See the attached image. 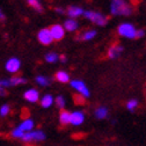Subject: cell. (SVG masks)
Wrapping results in <instances>:
<instances>
[{
	"mask_svg": "<svg viewBox=\"0 0 146 146\" xmlns=\"http://www.w3.org/2000/svg\"><path fill=\"white\" fill-rule=\"evenodd\" d=\"M95 117L99 118V119H104L108 117V109L106 107H99L96 108V110H95Z\"/></svg>",
	"mask_w": 146,
	"mask_h": 146,
	"instance_id": "obj_18",
	"label": "cell"
},
{
	"mask_svg": "<svg viewBox=\"0 0 146 146\" xmlns=\"http://www.w3.org/2000/svg\"><path fill=\"white\" fill-rule=\"evenodd\" d=\"M59 60H60L62 63H65L67 59H66V57H65V56H59Z\"/></svg>",
	"mask_w": 146,
	"mask_h": 146,
	"instance_id": "obj_33",
	"label": "cell"
},
{
	"mask_svg": "<svg viewBox=\"0 0 146 146\" xmlns=\"http://www.w3.org/2000/svg\"><path fill=\"white\" fill-rule=\"evenodd\" d=\"M54 11H56L57 13H59V14H65V9H63L62 7H56Z\"/></svg>",
	"mask_w": 146,
	"mask_h": 146,
	"instance_id": "obj_31",
	"label": "cell"
},
{
	"mask_svg": "<svg viewBox=\"0 0 146 146\" xmlns=\"http://www.w3.org/2000/svg\"><path fill=\"white\" fill-rule=\"evenodd\" d=\"M84 16L86 17L87 20H89L90 22L95 23L96 26H106L108 23V17L102 14V13H99V12H95V11H85L84 12Z\"/></svg>",
	"mask_w": 146,
	"mask_h": 146,
	"instance_id": "obj_3",
	"label": "cell"
},
{
	"mask_svg": "<svg viewBox=\"0 0 146 146\" xmlns=\"http://www.w3.org/2000/svg\"><path fill=\"white\" fill-rule=\"evenodd\" d=\"M45 60L50 64H53V63H57L59 60V56L56 53V52H49L45 54Z\"/></svg>",
	"mask_w": 146,
	"mask_h": 146,
	"instance_id": "obj_22",
	"label": "cell"
},
{
	"mask_svg": "<svg viewBox=\"0 0 146 146\" xmlns=\"http://www.w3.org/2000/svg\"><path fill=\"white\" fill-rule=\"evenodd\" d=\"M54 79L62 84H66L70 81V74L65 71H58L56 73V76H54Z\"/></svg>",
	"mask_w": 146,
	"mask_h": 146,
	"instance_id": "obj_16",
	"label": "cell"
},
{
	"mask_svg": "<svg viewBox=\"0 0 146 146\" xmlns=\"http://www.w3.org/2000/svg\"><path fill=\"white\" fill-rule=\"evenodd\" d=\"M96 30L95 29H88V30H85L82 31L79 36H78V38L81 40V41H90V40H93L95 36H96Z\"/></svg>",
	"mask_w": 146,
	"mask_h": 146,
	"instance_id": "obj_12",
	"label": "cell"
},
{
	"mask_svg": "<svg viewBox=\"0 0 146 146\" xmlns=\"http://www.w3.org/2000/svg\"><path fill=\"white\" fill-rule=\"evenodd\" d=\"M26 1H27V4H28L34 11L40 12V13L43 12V6H42V4H41L40 0H26Z\"/></svg>",
	"mask_w": 146,
	"mask_h": 146,
	"instance_id": "obj_17",
	"label": "cell"
},
{
	"mask_svg": "<svg viewBox=\"0 0 146 146\" xmlns=\"http://www.w3.org/2000/svg\"><path fill=\"white\" fill-rule=\"evenodd\" d=\"M37 40L41 44L43 45H50L52 42H53V38H52V36L50 34V30L48 28H43L38 31L37 34Z\"/></svg>",
	"mask_w": 146,
	"mask_h": 146,
	"instance_id": "obj_5",
	"label": "cell"
},
{
	"mask_svg": "<svg viewBox=\"0 0 146 146\" xmlns=\"http://www.w3.org/2000/svg\"><path fill=\"white\" fill-rule=\"evenodd\" d=\"M56 104H57L58 108L64 109V107H65V99H64L62 95H58V96L56 98Z\"/></svg>",
	"mask_w": 146,
	"mask_h": 146,
	"instance_id": "obj_27",
	"label": "cell"
},
{
	"mask_svg": "<svg viewBox=\"0 0 146 146\" xmlns=\"http://www.w3.org/2000/svg\"><path fill=\"white\" fill-rule=\"evenodd\" d=\"M52 103H53V98H52L50 94H45V95L42 98V100H41V106H42L43 108H49Z\"/></svg>",
	"mask_w": 146,
	"mask_h": 146,
	"instance_id": "obj_20",
	"label": "cell"
},
{
	"mask_svg": "<svg viewBox=\"0 0 146 146\" xmlns=\"http://www.w3.org/2000/svg\"><path fill=\"white\" fill-rule=\"evenodd\" d=\"M6 70L8 71V72H11V73H16L17 71L20 70V67H21V62H20V59H17V58H15V57H13V58H9L7 62H6Z\"/></svg>",
	"mask_w": 146,
	"mask_h": 146,
	"instance_id": "obj_8",
	"label": "cell"
},
{
	"mask_svg": "<svg viewBox=\"0 0 146 146\" xmlns=\"http://www.w3.org/2000/svg\"><path fill=\"white\" fill-rule=\"evenodd\" d=\"M110 13L114 16H130L132 14V7L125 0H111Z\"/></svg>",
	"mask_w": 146,
	"mask_h": 146,
	"instance_id": "obj_1",
	"label": "cell"
},
{
	"mask_svg": "<svg viewBox=\"0 0 146 146\" xmlns=\"http://www.w3.org/2000/svg\"><path fill=\"white\" fill-rule=\"evenodd\" d=\"M9 84H11V86L25 85V84H27V79H25L23 77H12L9 79Z\"/></svg>",
	"mask_w": 146,
	"mask_h": 146,
	"instance_id": "obj_21",
	"label": "cell"
},
{
	"mask_svg": "<svg viewBox=\"0 0 146 146\" xmlns=\"http://www.w3.org/2000/svg\"><path fill=\"white\" fill-rule=\"evenodd\" d=\"M45 139V135L42 131H29L23 135L21 140L26 146H37V141H43Z\"/></svg>",
	"mask_w": 146,
	"mask_h": 146,
	"instance_id": "obj_2",
	"label": "cell"
},
{
	"mask_svg": "<svg viewBox=\"0 0 146 146\" xmlns=\"http://www.w3.org/2000/svg\"><path fill=\"white\" fill-rule=\"evenodd\" d=\"M36 82L44 87V86H49L50 85V79L48 77H44V76H38L37 78H36Z\"/></svg>",
	"mask_w": 146,
	"mask_h": 146,
	"instance_id": "obj_24",
	"label": "cell"
},
{
	"mask_svg": "<svg viewBox=\"0 0 146 146\" xmlns=\"http://www.w3.org/2000/svg\"><path fill=\"white\" fill-rule=\"evenodd\" d=\"M85 115L81 111H74L71 114V124L73 125H80L84 123Z\"/></svg>",
	"mask_w": 146,
	"mask_h": 146,
	"instance_id": "obj_13",
	"label": "cell"
},
{
	"mask_svg": "<svg viewBox=\"0 0 146 146\" xmlns=\"http://www.w3.org/2000/svg\"><path fill=\"white\" fill-rule=\"evenodd\" d=\"M9 111H11V107L8 104H4V106H1V108H0V116L5 117L9 114Z\"/></svg>",
	"mask_w": 146,
	"mask_h": 146,
	"instance_id": "obj_25",
	"label": "cell"
},
{
	"mask_svg": "<svg viewBox=\"0 0 146 146\" xmlns=\"http://www.w3.org/2000/svg\"><path fill=\"white\" fill-rule=\"evenodd\" d=\"M50 30V34L52 36V38L53 41H60L62 38H64V36H65V29L63 26L60 25H53L49 28Z\"/></svg>",
	"mask_w": 146,
	"mask_h": 146,
	"instance_id": "obj_6",
	"label": "cell"
},
{
	"mask_svg": "<svg viewBox=\"0 0 146 146\" xmlns=\"http://www.w3.org/2000/svg\"><path fill=\"white\" fill-rule=\"evenodd\" d=\"M63 27H64V29L67 30V31H76V30H78V28H79V23H78V21L74 20V19H67V20L65 21V23H64Z\"/></svg>",
	"mask_w": 146,
	"mask_h": 146,
	"instance_id": "obj_14",
	"label": "cell"
},
{
	"mask_svg": "<svg viewBox=\"0 0 146 146\" xmlns=\"http://www.w3.org/2000/svg\"><path fill=\"white\" fill-rule=\"evenodd\" d=\"M5 19H6V15L4 14V12L1 9H0V21H4Z\"/></svg>",
	"mask_w": 146,
	"mask_h": 146,
	"instance_id": "obj_32",
	"label": "cell"
},
{
	"mask_svg": "<svg viewBox=\"0 0 146 146\" xmlns=\"http://www.w3.org/2000/svg\"><path fill=\"white\" fill-rule=\"evenodd\" d=\"M84 9L79 6H70L67 9H66V14L70 16V19H77V17L84 15Z\"/></svg>",
	"mask_w": 146,
	"mask_h": 146,
	"instance_id": "obj_10",
	"label": "cell"
},
{
	"mask_svg": "<svg viewBox=\"0 0 146 146\" xmlns=\"http://www.w3.org/2000/svg\"><path fill=\"white\" fill-rule=\"evenodd\" d=\"M118 34L124 38L133 40L136 38V35H137V28L132 23L123 22L118 26Z\"/></svg>",
	"mask_w": 146,
	"mask_h": 146,
	"instance_id": "obj_4",
	"label": "cell"
},
{
	"mask_svg": "<svg viewBox=\"0 0 146 146\" xmlns=\"http://www.w3.org/2000/svg\"><path fill=\"white\" fill-rule=\"evenodd\" d=\"M33 126H34V123L31 119H25L21 124H20V129L23 131V132H29L31 129H33Z\"/></svg>",
	"mask_w": 146,
	"mask_h": 146,
	"instance_id": "obj_19",
	"label": "cell"
},
{
	"mask_svg": "<svg viewBox=\"0 0 146 146\" xmlns=\"http://www.w3.org/2000/svg\"><path fill=\"white\" fill-rule=\"evenodd\" d=\"M123 52V46L122 45H113L109 48L108 50V58H110V59H116L121 56V53Z\"/></svg>",
	"mask_w": 146,
	"mask_h": 146,
	"instance_id": "obj_11",
	"label": "cell"
},
{
	"mask_svg": "<svg viewBox=\"0 0 146 146\" xmlns=\"http://www.w3.org/2000/svg\"><path fill=\"white\" fill-rule=\"evenodd\" d=\"M71 86L77 89L80 93V95H82L84 98H88L89 96V89L87 88V86L81 81V80H72L71 81Z\"/></svg>",
	"mask_w": 146,
	"mask_h": 146,
	"instance_id": "obj_7",
	"label": "cell"
},
{
	"mask_svg": "<svg viewBox=\"0 0 146 146\" xmlns=\"http://www.w3.org/2000/svg\"><path fill=\"white\" fill-rule=\"evenodd\" d=\"M25 99L28 101V102H37L38 99H40V93H38V90L37 89H35V88H30L28 90H26L25 92Z\"/></svg>",
	"mask_w": 146,
	"mask_h": 146,
	"instance_id": "obj_9",
	"label": "cell"
},
{
	"mask_svg": "<svg viewBox=\"0 0 146 146\" xmlns=\"http://www.w3.org/2000/svg\"><path fill=\"white\" fill-rule=\"evenodd\" d=\"M138 106H139V102H138V100H136V99H131V100L127 101V103H126L127 110H130V111H135Z\"/></svg>",
	"mask_w": 146,
	"mask_h": 146,
	"instance_id": "obj_23",
	"label": "cell"
},
{
	"mask_svg": "<svg viewBox=\"0 0 146 146\" xmlns=\"http://www.w3.org/2000/svg\"><path fill=\"white\" fill-rule=\"evenodd\" d=\"M5 95H7V90H6V88H4V87L0 86V96H5Z\"/></svg>",
	"mask_w": 146,
	"mask_h": 146,
	"instance_id": "obj_30",
	"label": "cell"
},
{
	"mask_svg": "<svg viewBox=\"0 0 146 146\" xmlns=\"http://www.w3.org/2000/svg\"><path fill=\"white\" fill-rule=\"evenodd\" d=\"M25 133H26V132H23V131L20 129V127H17V129H15V130L12 131V135H11V136H12L13 138H20V139H21Z\"/></svg>",
	"mask_w": 146,
	"mask_h": 146,
	"instance_id": "obj_26",
	"label": "cell"
},
{
	"mask_svg": "<svg viewBox=\"0 0 146 146\" xmlns=\"http://www.w3.org/2000/svg\"><path fill=\"white\" fill-rule=\"evenodd\" d=\"M59 122L62 125H67L71 123V113L67 111V110H64L62 109L60 110V114H59Z\"/></svg>",
	"mask_w": 146,
	"mask_h": 146,
	"instance_id": "obj_15",
	"label": "cell"
},
{
	"mask_svg": "<svg viewBox=\"0 0 146 146\" xmlns=\"http://www.w3.org/2000/svg\"><path fill=\"white\" fill-rule=\"evenodd\" d=\"M144 36H145V30H144V29H137L136 38H143Z\"/></svg>",
	"mask_w": 146,
	"mask_h": 146,
	"instance_id": "obj_29",
	"label": "cell"
},
{
	"mask_svg": "<svg viewBox=\"0 0 146 146\" xmlns=\"http://www.w3.org/2000/svg\"><path fill=\"white\" fill-rule=\"evenodd\" d=\"M73 99H74V101H76L77 104H82V103L85 102V98H84L82 95H76Z\"/></svg>",
	"mask_w": 146,
	"mask_h": 146,
	"instance_id": "obj_28",
	"label": "cell"
}]
</instances>
